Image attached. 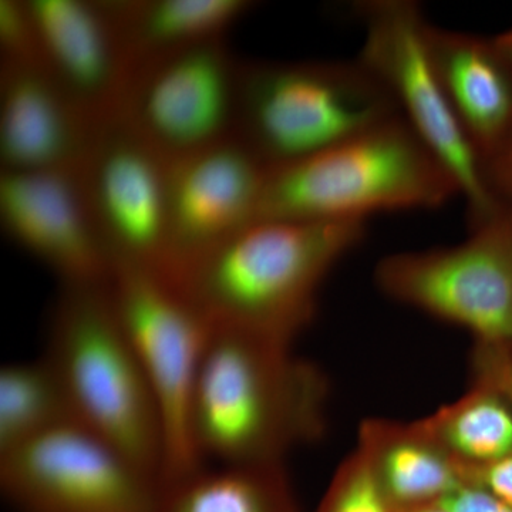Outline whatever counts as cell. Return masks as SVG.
I'll return each instance as SVG.
<instances>
[{
	"label": "cell",
	"mask_w": 512,
	"mask_h": 512,
	"mask_svg": "<svg viewBox=\"0 0 512 512\" xmlns=\"http://www.w3.org/2000/svg\"><path fill=\"white\" fill-rule=\"evenodd\" d=\"M436 505L447 512H512V508L494 495L473 487L461 485Z\"/></svg>",
	"instance_id": "cell-26"
},
{
	"label": "cell",
	"mask_w": 512,
	"mask_h": 512,
	"mask_svg": "<svg viewBox=\"0 0 512 512\" xmlns=\"http://www.w3.org/2000/svg\"><path fill=\"white\" fill-rule=\"evenodd\" d=\"M269 170L235 134L167 160L168 278L258 217Z\"/></svg>",
	"instance_id": "cell-12"
},
{
	"label": "cell",
	"mask_w": 512,
	"mask_h": 512,
	"mask_svg": "<svg viewBox=\"0 0 512 512\" xmlns=\"http://www.w3.org/2000/svg\"><path fill=\"white\" fill-rule=\"evenodd\" d=\"M460 194L446 164L403 116L269 170L256 218L363 220L433 210Z\"/></svg>",
	"instance_id": "cell-3"
},
{
	"label": "cell",
	"mask_w": 512,
	"mask_h": 512,
	"mask_svg": "<svg viewBox=\"0 0 512 512\" xmlns=\"http://www.w3.org/2000/svg\"><path fill=\"white\" fill-rule=\"evenodd\" d=\"M466 485L481 488L512 508V453L481 466H457Z\"/></svg>",
	"instance_id": "cell-25"
},
{
	"label": "cell",
	"mask_w": 512,
	"mask_h": 512,
	"mask_svg": "<svg viewBox=\"0 0 512 512\" xmlns=\"http://www.w3.org/2000/svg\"><path fill=\"white\" fill-rule=\"evenodd\" d=\"M77 171L114 268L167 275V160L113 117L97 126Z\"/></svg>",
	"instance_id": "cell-11"
},
{
	"label": "cell",
	"mask_w": 512,
	"mask_h": 512,
	"mask_svg": "<svg viewBox=\"0 0 512 512\" xmlns=\"http://www.w3.org/2000/svg\"><path fill=\"white\" fill-rule=\"evenodd\" d=\"M498 167H500L501 173L505 175V178L512 183V147L507 151V154L498 156Z\"/></svg>",
	"instance_id": "cell-27"
},
{
	"label": "cell",
	"mask_w": 512,
	"mask_h": 512,
	"mask_svg": "<svg viewBox=\"0 0 512 512\" xmlns=\"http://www.w3.org/2000/svg\"><path fill=\"white\" fill-rule=\"evenodd\" d=\"M241 62L224 39L140 64L117 111L165 160L234 136Z\"/></svg>",
	"instance_id": "cell-10"
},
{
	"label": "cell",
	"mask_w": 512,
	"mask_h": 512,
	"mask_svg": "<svg viewBox=\"0 0 512 512\" xmlns=\"http://www.w3.org/2000/svg\"><path fill=\"white\" fill-rule=\"evenodd\" d=\"M473 360L476 382L491 387L512 406V345L477 343Z\"/></svg>",
	"instance_id": "cell-24"
},
{
	"label": "cell",
	"mask_w": 512,
	"mask_h": 512,
	"mask_svg": "<svg viewBox=\"0 0 512 512\" xmlns=\"http://www.w3.org/2000/svg\"><path fill=\"white\" fill-rule=\"evenodd\" d=\"M43 67L100 124L116 117L133 63L107 2L28 0Z\"/></svg>",
	"instance_id": "cell-14"
},
{
	"label": "cell",
	"mask_w": 512,
	"mask_h": 512,
	"mask_svg": "<svg viewBox=\"0 0 512 512\" xmlns=\"http://www.w3.org/2000/svg\"><path fill=\"white\" fill-rule=\"evenodd\" d=\"M318 512L399 511L387 497L365 448L357 444L333 476Z\"/></svg>",
	"instance_id": "cell-22"
},
{
	"label": "cell",
	"mask_w": 512,
	"mask_h": 512,
	"mask_svg": "<svg viewBox=\"0 0 512 512\" xmlns=\"http://www.w3.org/2000/svg\"><path fill=\"white\" fill-rule=\"evenodd\" d=\"M69 423V400L46 357L0 370V454Z\"/></svg>",
	"instance_id": "cell-21"
},
{
	"label": "cell",
	"mask_w": 512,
	"mask_h": 512,
	"mask_svg": "<svg viewBox=\"0 0 512 512\" xmlns=\"http://www.w3.org/2000/svg\"><path fill=\"white\" fill-rule=\"evenodd\" d=\"M427 43L450 109L485 170L512 127V84L504 57L497 45L433 25Z\"/></svg>",
	"instance_id": "cell-16"
},
{
	"label": "cell",
	"mask_w": 512,
	"mask_h": 512,
	"mask_svg": "<svg viewBox=\"0 0 512 512\" xmlns=\"http://www.w3.org/2000/svg\"><path fill=\"white\" fill-rule=\"evenodd\" d=\"M387 296L466 328L483 345H512V221L497 212L463 244L386 256L375 271Z\"/></svg>",
	"instance_id": "cell-8"
},
{
	"label": "cell",
	"mask_w": 512,
	"mask_h": 512,
	"mask_svg": "<svg viewBox=\"0 0 512 512\" xmlns=\"http://www.w3.org/2000/svg\"><path fill=\"white\" fill-rule=\"evenodd\" d=\"M497 47L501 55H503L505 62H507L508 67H511L512 72V36L500 40V42L497 43Z\"/></svg>",
	"instance_id": "cell-28"
},
{
	"label": "cell",
	"mask_w": 512,
	"mask_h": 512,
	"mask_svg": "<svg viewBox=\"0 0 512 512\" xmlns=\"http://www.w3.org/2000/svg\"><path fill=\"white\" fill-rule=\"evenodd\" d=\"M0 224L63 286L106 285L113 275L77 170L0 171Z\"/></svg>",
	"instance_id": "cell-13"
},
{
	"label": "cell",
	"mask_w": 512,
	"mask_h": 512,
	"mask_svg": "<svg viewBox=\"0 0 512 512\" xmlns=\"http://www.w3.org/2000/svg\"><path fill=\"white\" fill-rule=\"evenodd\" d=\"M107 284L63 286L45 357L62 383L74 421L161 483L160 410Z\"/></svg>",
	"instance_id": "cell-4"
},
{
	"label": "cell",
	"mask_w": 512,
	"mask_h": 512,
	"mask_svg": "<svg viewBox=\"0 0 512 512\" xmlns=\"http://www.w3.org/2000/svg\"><path fill=\"white\" fill-rule=\"evenodd\" d=\"M0 66L42 64L39 35L28 0H0Z\"/></svg>",
	"instance_id": "cell-23"
},
{
	"label": "cell",
	"mask_w": 512,
	"mask_h": 512,
	"mask_svg": "<svg viewBox=\"0 0 512 512\" xmlns=\"http://www.w3.org/2000/svg\"><path fill=\"white\" fill-rule=\"evenodd\" d=\"M363 235V220L255 218L173 281L212 328L292 343L311 322L326 275Z\"/></svg>",
	"instance_id": "cell-2"
},
{
	"label": "cell",
	"mask_w": 512,
	"mask_h": 512,
	"mask_svg": "<svg viewBox=\"0 0 512 512\" xmlns=\"http://www.w3.org/2000/svg\"><path fill=\"white\" fill-rule=\"evenodd\" d=\"M419 421L457 466H481L512 453V406L485 384Z\"/></svg>",
	"instance_id": "cell-20"
},
{
	"label": "cell",
	"mask_w": 512,
	"mask_h": 512,
	"mask_svg": "<svg viewBox=\"0 0 512 512\" xmlns=\"http://www.w3.org/2000/svg\"><path fill=\"white\" fill-rule=\"evenodd\" d=\"M291 346L242 330H212L191 409L202 463L279 464L293 447L322 436L328 382Z\"/></svg>",
	"instance_id": "cell-1"
},
{
	"label": "cell",
	"mask_w": 512,
	"mask_h": 512,
	"mask_svg": "<svg viewBox=\"0 0 512 512\" xmlns=\"http://www.w3.org/2000/svg\"><path fill=\"white\" fill-rule=\"evenodd\" d=\"M0 487L18 512H160L163 484L77 423L0 454Z\"/></svg>",
	"instance_id": "cell-9"
},
{
	"label": "cell",
	"mask_w": 512,
	"mask_h": 512,
	"mask_svg": "<svg viewBox=\"0 0 512 512\" xmlns=\"http://www.w3.org/2000/svg\"><path fill=\"white\" fill-rule=\"evenodd\" d=\"M107 289L160 410L165 450L161 484L174 483L204 467L192 441L191 409L214 328L163 272L116 266Z\"/></svg>",
	"instance_id": "cell-6"
},
{
	"label": "cell",
	"mask_w": 512,
	"mask_h": 512,
	"mask_svg": "<svg viewBox=\"0 0 512 512\" xmlns=\"http://www.w3.org/2000/svg\"><path fill=\"white\" fill-rule=\"evenodd\" d=\"M402 116L362 63L241 62L234 134L269 168Z\"/></svg>",
	"instance_id": "cell-5"
},
{
	"label": "cell",
	"mask_w": 512,
	"mask_h": 512,
	"mask_svg": "<svg viewBox=\"0 0 512 512\" xmlns=\"http://www.w3.org/2000/svg\"><path fill=\"white\" fill-rule=\"evenodd\" d=\"M363 26L359 62L396 101L404 120L456 178L474 225L497 211L484 165L458 126L431 60L420 6L409 0H367L355 6Z\"/></svg>",
	"instance_id": "cell-7"
},
{
	"label": "cell",
	"mask_w": 512,
	"mask_h": 512,
	"mask_svg": "<svg viewBox=\"0 0 512 512\" xmlns=\"http://www.w3.org/2000/svg\"><path fill=\"white\" fill-rule=\"evenodd\" d=\"M360 447L397 511L434 505L464 485L457 464L419 421L369 419L359 430Z\"/></svg>",
	"instance_id": "cell-17"
},
{
	"label": "cell",
	"mask_w": 512,
	"mask_h": 512,
	"mask_svg": "<svg viewBox=\"0 0 512 512\" xmlns=\"http://www.w3.org/2000/svg\"><path fill=\"white\" fill-rule=\"evenodd\" d=\"M400 512H447L440 508L439 505H426V507L413 508V510L400 511Z\"/></svg>",
	"instance_id": "cell-29"
},
{
	"label": "cell",
	"mask_w": 512,
	"mask_h": 512,
	"mask_svg": "<svg viewBox=\"0 0 512 512\" xmlns=\"http://www.w3.org/2000/svg\"><path fill=\"white\" fill-rule=\"evenodd\" d=\"M133 63L224 39L254 8L248 0H110L107 2Z\"/></svg>",
	"instance_id": "cell-18"
},
{
	"label": "cell",
	"mask_w": 512,
	"mask_h": 512,
	"mask_svg": "<svg viewBox=\"0 0 512 512\" xmlns=\"http://www.w3.org/2000/svg\"><path fill=\"white\" fill-rule=\"evenodd\" d=\"M160 512H301L284 466L205 467L163 485Z\"/></svg>",
	"instance_id": "cell-19"
},
{
	"label": "cell",
	"mask_w": 512,
	"mask_h": 512,
	"mask_svg": "<svg viewBox=\"0 0 512 512\" xmlns=\"http://www.w3.org/2000/svg\"><path fill=\"white\" fill-rule=\"evenodd\" d=\"M97 126L43 64L0 66V171L79 170Z\"/></svg>",
	"instance_id": "cell-15"
}]
</instances>
